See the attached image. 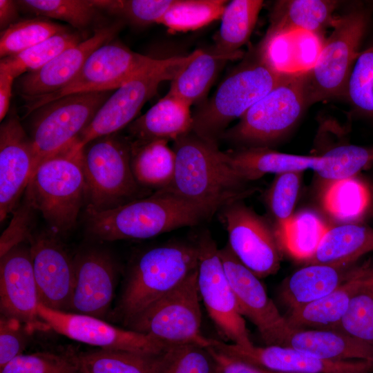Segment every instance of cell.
<instances>
[{"mask_svg":"<svg viewBox=\"0 0 373 373\" xmlns=\"http://www.w3.org/2000/svg\"><path fill=\"white\" fill-rule=\"evenodd\" d=\"M172 149L175 173L171 183L164 189L212 216L256 191L228 164L218 144L191 131L174 140Z\"/></svg>","mask_w":373,"mask_h":373,"instance_id":"cell-1","label":"cell"},{"mask_svg":"<svg viewBox=\"0 0 373 373\" xmlns=\"http://www.w3.org/2000/svg\"><path fill=\"white\" fill-rule=\"evenodd\" d=\"M211 216L165 189L112 209L97 211L86 207L88 232L103 241L149 238L198 224Z\"/></svg>","mask_w":373,"mask_h":373,"instance_id":"cell-2","label":"cell"},{"mask_svg":"<svg viewBox=\"0 0 373 373\" xmlns=\"http://www.w3.org/2000/svg\"><path fill=\"white\" fill-rule=\"evenodd\" d=\"M76 141L41 162L25 191L26 202L42 214L55 234L71 230L87 205L82 167L85 147H79Z\"/></svg>","mask_w":373,"mask_h":373,"instance_id":"cell-3","label":"cell"},{"mask_svg":"<svg viewBox=\"0 0 373 373\" xmlns=\"http://www.w3.org/2000/svg\"><path fill=\"white\" fill-rule=\"evenodd\" d=\"M197 244L170 242L141 255L132 266L115 315L127 325L198 269Z\"/></svg>","mask_w":373,"mask_h":373,"instance_id":"cell-4","label":"cell"},{"mask_svg":"<svg viewBox=\"0 0 373 373\" xmlns=\"http://www.w3.org/2000/svg\"><path fill=\"white\" fill-rule=\"evenodd\" d=\"M285 75L271 69L256 50L251 52L193 114L192 132L218 144L229 124L240 118Z\"/></svg>","mask_w":373,"mask_h":373,"instance_id":"cell-5","label":"cell"},{"mask_svg":"<svg viewBox=\"0 0 373 373\" xmlns=\"http://www.w3.org/2000/svg\"><path fill=\"white\" fill-rule=\"evenodd\" d=\"M369 14L358 8L334 19L333 30L314 67L305 73L307 104L345 96L369 24Z\"/></svg>","mask_w":373,"mask_h":373,"instance_id":"cell-6","label":"cell"},{"mask_svg":"<svg viewBox=\"0 0 373 373\" xmlns=\"http://www.w3.org/2000/svg\"><path fill=\"white\" fill-rule=\"evenodd\" d=\"M91 142L82 156L86 207L102 211L140 199L145 189L138 184L132 172L131 142L113 134Z\"/></svg>","mask_w":373,"mask_h":373,"instance_id":"cell-7","label":"cell"},{"mask_svg":"<svg viewBox=\"0 0 373 373\" xmlns=\"http://www.w3.org/2000/svg\"><path fill=\"white\" fill-rule=\"evenodd\" d=\"M200 49L182 57L160 59L122 84L109 96L76 143L84 148L93 140L115 134L135 120L144 104L157 93L160 84L172 81L200 52Z\"/></svg>","mask_w":373,"mask_h":373,"instance_id":"cell-8","label":"cell"},{"mask_svg":"<svg viewBox=\"0 0 373 373\" xmlns=\"http://www.w3.org/2000/svg\"><path fill=\"white\" fill-rule=\"evenodd\" d=\"M307 106L305 73L287 75L237 124L227 129L221 139L261 146L289 129Z\"/></svg>","mask_w":373,"mask_h":373,"instance_id":"cell-9","label":"cell"},{"mask_svg":"<svg viewBox=\"0 0 373 373\" xmlns=\"http://www.w3.org/2000/svg\"><path fill=\"white\" fill-rule=\"evenodd\" d=\"M198 269L133 320L131 330L169 345H210L201 334L202 313Z\"/></svg>","mask_w":373,"mask_h":373,"instance_id":"cell-10","label":"cell"},{"mask_svg":"<svg viewBox=\"0 0 373 373\" xmlns=\"http://www.w3.org/2000/svg\"><path fill=\"white\" fill-rule=\"evenodd\" d=\"M112 93V90L73 93L38 108L30 137L35 170L44 160L73 144Z\"/></svg>","mask_w":373,"mask_h":373,"instance_id":"cell-11","label":"cell"},{"mask_svg":"<svg viewBox=\"0 0 373 373\" xmlns=\"http://www.w3.org/2000/svg\"><path fill=\"white\" fill-rule=\"evenodd\" d=\"M196 244L199 293L210 318L232 343L243 347L253 346L215 241L206 232Z\"/></svg>","mask_w":373,"mask_h":373,"instance_id":"cell-12","label":"cell"},{"mask_svg":"<svg viewBox=\"0 0 373 373\" xmlns=\"http://www.w3.org/2000/svg\"><path fill=\"white\" fill-rule=\"evenodd\" d=\"M159 60L119 44H105L89 55L77 75L68 85L57 92L29 101L27 115L65 95L115 90Z\"/></svg>","mask_w":373,"mask_h":373,"instance_id":"cell-13","label":"cell"},{"mask_svg":"<svg viewBox=\"0 0 373 373\" xmlns=\"http://www.w3.org/2000/svg\"><path fill=\"white\" fill-rule=\"evenodd\" d=\"M37 312L39 318L49 329L103 350L157 356L169 347L147 334L116 327L97 317L53 309L41 303Z\"/></svg>","mask_w":373,"mask_h":373,"instance_id":"cell-14","label":"cell"},{"mask_svg":"<svg viewBox=\"0 0 373 373\" xmlns=\"http://www.w3.org/2000/svg\"><path fill=\"white\" fill-rule=\"evenodd\" d=\"M235 256L256 276L275 274L280 267L279 246L266 221L243 203L232 202L220 210Z\"/></svg>","mask_w":373,"mask_h":373,"instance_id":"cell-15","label":"cell"},{"mask_svg":"<svg viewBox=\"0 0 373 373\" xmlns=\"http://www.w3.org/2000/svg\"><path fill=\"white\" fill-rule=\"evenodd\" d=\"M219 255L242 316L256 327L266 345L283 346L292 328L259 278L239 261L228 245L219 249Z\"/></svg>","mask_w":373,"mask_h":373,"instance_id":"cell-16","label":"cell"},{"mask_svg":"<svg viewBox=\"0 0 373 373\" xmlns=\"http://www.w3.org/2000/svg\"><path fill=\"white\" fill-rule=\"evenodd\" d=\"M210 346L229 356L269 370L283 373H373V362L329 361L293 347L266 345L243 347L210 338Z\"/></svg>","mask_w":373,"mask_h":373,"instance_id":"cell-17","label":"cell"},{"mask_svg":"<svg viewBox=\"0 0 373 373\" xmlns=\"http://www.w3.org/2000/svg\"><path fill=\"white\" fill-rule=\"evenodd\" d=\"M39 303L30 248L19 245L1 257V314L19 320L30 331L47 329L38 316Z\"/></svg>","mask_w":373,"mask_h":373,"instance_id":"cell-18","label":"cell"},{"mask_svg":"<svg viewBox=\"0 0 373 373\" xmlns=\"http://www.w3.org/2000/svg\"><path fill=\"white\" fill-rule=\"evenodd\" d=\"M31 138L18 118L10 117L0 128V220L11 213L35 171Z\"/></svg>","mask_w":373,"mask_h":373,"instance_id":"cell-19","label":"cell"},{"mask_svg":"<svg viewBox=\"0 0 373 373\" xmlns=\"http://www.w3.org/2000/svg\"><path fill=\"white\" fill-rule=\"evenodd\" d=\"M30 252L39 302L68 312L74 285V262L52 234L30 236Z\"/></svg>","mask_w":373,"mask_h":373,"instance_id":"cell-20","label":"cell"},{"mask_svg":"<svg viewBox=\"0 0 373 373\" xmlns=\"http://www.w3.org/2000/svg\"><path fill=\"white\" fill-rule=\"evenodd\" d=\"M121 25L96 30L90 37L64 50L40 69L26 73L19 80L18 91L30 101L62 89L77 75L89 55L114 37Z\"/></svg>","mask_w":373,"mask_h":373,"instance_id":"cell-21","label":"cell"},{"mask_svg":"<svg viewBox=\"0 0 373 373\" xmlns=\"http://www.w3.org/2000/svg\"><path fill=\"white\" fill-rule=\"evenodd\" d=\"M74 285L68 312L97 318L107 312L116 284V268L106 252L91 249L73 259Z\"/></svg>","mask_w":373,"mask_h":373,"instance_id":"cell-22","label":"cell"},{"mask_svg":"<svg viewBox=\"0 0 373 373\" xmlns=\"http://www.w3.org/2000/svg\"><path fill=\"white\" fill-rule=\"evenodd\" d=\"M363 265L354 269L351 276L327 295L290 311L286 318L292 329L338 330L350 302L365 282Z\"/></svg>","mask_w":373,"mask_h":373,"instance_id":"cell-23","label":"cell"},{"mask_svg":"<svg viewBox=\"0 0 373 373\" xmlns=\"http://www.w3.org/2000/svg\"><path fill=\"white\" fill-rule=\"evenodd\" d=\"M185 102L170 93L128 126L135 141L175 140L192 131L193 114Z\"/></svg>","mask_w":373,"mask_h":373,"instance_id":"cell-24","label":"cell"},{"mask_svg":"<svg viewBox=\"0 0 373 373\" xmlns=\"http://www.w3.org/2000/svg\"><path fill=\"white\" fill-rule=\"evenodd\" d=\"M283 346L329 361L373 362V345L334 329H292Z\"/></svg>","mask_w":373,"mask_h":373,"instance_id":"cell-25","label":"cell"},{"mask_svg":"<svg viewBox=\"0 0 373 373\" xmlns=\"http://www.w3.org/2000/svg\"><path fill=\"white\" fill-rule=\"evenodd\" d=\"M345 266L308 264L284 281L280 298L290 311L327 295L352 275Z\"/></svg>","mask_w":373,"mask_h":373,"instance_id":"cell-26","label":"cell"},{"mask_svg":"<svg viewBox=\"0 0 373 373\" xmlns=\"http://www.w3.org/2000/svg\"><path fill=\"white\" fill-rule=\"evenodd\" d=\"M224 154L231 168L248 182L267 173L278 175L312 169L318 158L278 152L265 146L242 147L224 151Z\"/></svg>","mask_w":373,"mask_h":373,"instance_id":"cell-27","label":"cell"},{"mask_svg":"<svg viewBox=\"0 0 373 373\" xmlns=\"http://www.w3.org/2000/svg\"><path fill=\"white\" fill-rule=\"evenodd\" d=\"M373 251V229L355 223L329 227L307 264L347 266Z\"/></svg>","mask_w":373,"mask_h":373,"instance_id":"cell-28","label":"cell"},{"mask_svg":"<svg viewBox=\"0 0 373 373\" xmlns=\"http://www.w3.org/2000/svg\"><path fill=\"white\" fill-rule=\"evenodd\" d=\"M243 56L242 51L227 54L214 47L200 49L199 54L171 81L169 93L189 106L204 98L226 64Z\"/></svg>","mask_w":373,"mask_h":373,"instance_id":"cell-29","label":"cell"},{"mask_svg":"<svg viewBox=\"0 0 373 373\" xmlns=\"http://www.w3.org/2000/svg\"><path fill=\"white\" fill-rule=\"evenodd\" d=\"M168 142H131V166L138 184L145 189H163L171 183L175 155Z\"/></svg>","mask_w":373,"mask_h":373,"instance_id":"cell-30","label":"cell"},{"mask_svg":"<svg viewBox=\"0 0 373 373\" xmlns=\"http://www.w3.org/2000/svg\"><path fill=\"white\" fill-rule=\"evenodd\" d=\"M336 1L284 0L274 3L267 30H305L321 34L334 20Z\"/></svg>","mask_w":373,"mask_h":373,"instance_id":"cell-31","label":"cell"},{"mask_svg":"<svg viewBox=\"0 0 373 373\" xmlns=\"http://www.w3.org/2000/svg\"><path fill=\"white\" fill-rule=\"evenodd\" d=\"M329 227L317 213L304 210L294 214L274 233L279 247L294 258L307 262Z\"/></svg>","mask_w":373,"mask_h":373,"instance_id":"cell-32","label":"cell"},{"mask_svg":"<svg viewBox=\"0 0 373 373\" xmlns=\"http://www.w3.org/2000/svg\"><path fill=\"white\" fill-rule=\"evenodd\" d=\"M263 1L233 0L229 1L221 17V25L216 37V50L233 54L247 43L255 27Z\"/></svg>","mask_w":373,"mask_h":373,"instance_id":"cell-33","label":"cell"},{"mask_svg":"<svg viewBox=\"0 0 373 373\" xmlns=\"http://www.w3.org/2000/svg\"><path fill=\"white\" fill-rule=\"evenodd\" d=\"M370 202L369 188L355 176L329 182L322 196L325 210L334 219L349 223L363 216Z\"/></svg>","mask_w":373,"mask_h":373,"instance_id":"cell-34","label":"cell"},{"mask_svg":"<svg viewBox=\"0 0 373 373\" xmlns=\"http://www.w3.org/2000/svg\"><path fill=\"white\" fill-rule=\"evenodd\" d=\"M158 356L103 349L77 353L83 373H156Z\"/></svg>","mask_w":373,"mask_h":373,"instance_id":"cell-35","label":"cell"},{"mask_svg":"<svg viewBox=\"0 0 373 373\" xmlns=\"http://www.w3.org/2000/svg\"><path fill=\"white\" fill-rule=\"evenodd\" d=\"M228 2L225 0H174L157 23L172 32L195 30L220 19Z\"/></svg>","mask_w":373,"mask_h":373,"instance_id":"cell-36","label":"cell"},{"mask_svg":"<svg viewBox=\"0 0 373 373\" xmlns=\"http://www.w3.org/2000/svg\"><path fill=\"white\" fill-rule=\"evenodd\" d=\"M373 164V146L341 145L322 155L312 166L320 177L329 182L354 177Z\"/></svg>","mask_w":373,"mask_h":373,"instance_id":"cell-37","label":"cell"},{"mask_svg":"<svg viewBox=\"0 0 373 373\" xmlns=\"http://www.w3.org/2000/svg\"><path fill=\"white\" fill-rule=\"evenodd\" d=\"M81 41L76 34L68 31L61 32L17 55L2 58L0 68L16 78L40 69L64 50Z\"/></svg>","mask_w":373,"mask_h":373,"instance_id":"cell-38","label":"cell"},{"mask_svg":"<svg viewBox=\"0 0 373 373\" xmlns=\"http://www.w3.org/2000/svg\"><path fill=\"white\" fill-rule=\"evenodd\" d=\"M66 31L64 26L41 19L14 23L1 32L0 56L2 59L17 55L55 35Z\"/></svg>","mask_w":373,"mask_h":373,"instance_id":"cell-39","label":"cell"},{"mask_svg":"<svg viewBox=\"0 0 373 373\" xmlns=\"http://www.w3.org/2000/svg\"><path fill=\"white\" fill-rule=\"evenodd\" d=\"M156 373H218L207 347L196 344L169 346L158 356Z\"/></svg>","mask_w":373,"mask_h":373,"instance_id":"cell-40","label":"cell"},{"mask_svg":"<svg viewBox=\"0 0 373 373\" xmlns=\"http://www.w3.org/2000/svg\"><path fill=\"white\" fill-rule=\"evenodd\" d=\"M364 267V265H363ZM365 270V282L352 296L338 330L373 345V283Z\"/></svg>","mask_w":373,"mask_h":373,"instance_id":"cell-41","label":"cell"},{"mask_svg":"<svg viewBox=\"0 0 373 373\" xmlns=\"http://www.w3.org/2000/svg\"><path fill=\"white\" fill-rule=\"evenodd\" d=\"M16 2L37 15L61 20L78 29L87 27L97 12L92 0H22Z\"/></svg>","mask_w":373,"mask_h":373,"instance_id":"cell-42","label":"cell"},{"mask_svg":"<svg viewBox=\"0 0 373 373\" xmlns=\"http://www.w3.org/2000/svg\"><path fill=\"white\" fill-rule=\"evenodd\" d=\"M79 372L77 353L70 352L22 354L0 369V373Z\"/></svg>","mask_w":373,"mask_h":373,"instance_id":"cell-43","label":"cell"},{"mask_svg":"<svg viewBox=\"0 0 373 373\" xmlns=\"http://www.w3.org/2000/svg\"><path fill=\"white\" fill-rule=\"evenodd\" d=\"M345 97L359 113L373 116V44L358 57Z\"/></svg>","mask_w":373,"mask_h":373,"instance_id":"cell-44","label":"cell"},{"mask_svg":"<svg viewBox=\"0 0 373 373\" xmlns=\"http://www.w3.org/2000/svg\"><path fill=\"white\" fill-rule=\"evenodd\" d=\"M97 8L117 15L131 23H157L174 0H92Z\"/></svg>","mask_w":373,"mask_h":373,"instance_id":"cell-45","label":"cell"},{"mask_svg":"<svg viewBox=\"0 0 373 373\" xmlns=\"http://www.w3.org/2000/svg\"><path fill=\"white\" fill-rule=\"evenodd\" d=\"M300 173L291 171L276 175L267 191L266 201L276 222V228L294 215L300 185Z\"/></svg>","mask_w":373,"mask_h":373,"instance_id":"cell-46","label":"cell"},{"mask_svg":"<svg viewBox=\"0 0 373 373\" xmlns=\"http://www.w3.org/2000/svg\"><path fill=\"white\" fill-rule=\"evenodd\" d=\"M30 330L19 320L1 314L0 369L26 349Z\"/></svg>","mask_w":373,"mask_h":373,"instance_id":"cell-47","label":"cell"},{"mask_svg":"<svg viewBox=\"0 0 373 373\" xmlns=\"http://www.w3.org/2000/svg\"><path fill=\"white\" fill-rule=\"evenodd\" d=\"M32 209L28 203L15 213L10 226L1 236L0 257L4 256L9 251L19 245L26 238L30 239L28 233V221L29 210Z\"/></svg>","mask_w":373,"mask_h":373,"instance_id":"cell-48","label":"cell"},{"mask_svg":"<svg viewBox=\"0 0 373 373\" xmlns=\"http://www.w3.org/2000/svg\"><path fill=\"white\" fill-rule=\"evenodd\" d=\"M216 361L218 373H283L262 368L207 347Z\"/></svg>","mask_w":373,"mask_h":373,"instance_id":"cell-49","label":"cell"},{"mask_svg":"<svg viewBox=\"0 0 373 373\" xmlns=\"http://www.w3.org/2000/svg\"><path fill=\"white\" fill-rule=\"evenodd\" d=\"M15 77L6 70L0 68V120L6 117L10 106Z\"/></svg>","mask_w":373,"mask_h":373,"instance_id":"cell-50","label":"cell"},{"mask_svg":"<svg viewBox=\"0 0 373 373\" xmlns=\"http://www.w3.org/2000/svg\"><path fill=\"white\" fill-rule=\"evenodd\" d=\"M17 2L0 0V27L5 30L12 25L18 15Z\"/></svg>","mask_w":373,"mask_h":373,"instance_id":"cell-51","label":"cell"},{"mask_svg":"<svg viewBox=\"0 0 373 373\" xmlns=\"http://www.w3.org/2000/svg\"><path fill=\"white\" fill-rule=\"evenodd\" d=\"M367 278L373 283V263L364 264Z\"/></svg>","mask_w":373,"mask_h":373,"instance_id":"cell-52","label":"cell"},{"mask_svg":"<svg viewBox=\"0 0 373 373\" xmlns=\"http://www.w3.org/2000/svg\"><path fill=\"white\" fill-rule=\"evenodd\" d=\"M79 373H83V372H81L79 371Z\"/></svg>","mask_w":373,"mask_h":373,"instance_id":"cell-53","label":"cell"}]
</instances>
